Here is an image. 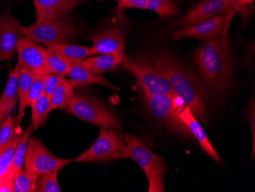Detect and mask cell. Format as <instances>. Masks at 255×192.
Instances as JSON below:
<instances>
[{
  "label": "cell",
  "mask_w": 255,
  "mask_h": 192,
  "mask_svg": "<svg viewBox=\"0 0 255 192\" xmlns=\"http://www.w3.org/2000/svg\"><path fill=\"white\" fill-rule=\"evenodd\" d=\"M235 15L233 9L229 10L220 34L206 41L194 55L200 77L218 104L224 102L234 79V55L231 47L229 28Z\"/></svg>",
  "instance_id": "cell-1"
},
{
  "label": "cell",
  "mask_w": 255,
  "mask_h": 192,
  "mask_svg": "<svg viewBox=\"0 0 255 192\" xmlns=\"http://www.w3.org/2000/svg\"><path fill=\"white\" fill-rule=\"evenodd\" d=\"M68 77H70V81L74 87L84 85V84H99L103 87H107L110 90H120L117 86L114 85L105 77L85 69L79 64V62L71 63Z\"/></svg>",
  "instance_id": "cell-18"
},
{
  "label": "cell",
  "mask_w": 255,
  "mask_h": 192,
  "mask_svg": "<svg viewBox=\"0 0 255 192\" xmlns=\"http://www.w3.org/2000/svg\"><path fill=\"white\" fill-rule=\"evenodd\" d=\"M73 162L75 160L56 157L39 140L31 137L27 146L24 164L26 169L41 175L52 172L58 173L64 166Z\"/></svg>",
  "instance_id": "cell-9"
},
{
  "label": "cell",
  "mask_w": 255,
  "mask_h": 192,
  "mask_svg": "<svg viewBox=\"0 0 255 192\" xmlns=\"http://www.w3.org/2000/svg\"><path fill=\"white\" fill-rule=\"evenodd\" d=\"M5 180V179H2V178H0V186L2 185V182Z\"/></svg>",
  "instance_id": "cell-39"
},
{
  "label": "cell",
  "mask_w": 255,
  "mask_h": 192,
  "mask_svg": "<svg viewBox=\"0 0 255 192\" xmlns=\"http://www.w3.org/2000/svg\"><path fill=\"white\" fill-rule=\"evenodd\" d=\"M46 46L71 63L80 62L90 56L95 55L93 46H81L67 42L48 44Z\"/></svg>",
  "instance_id": "cell-20"
},
{
  "label": "cell",
  "mask_w": 255,
  "mask_h": 192,
  "mask_svg": "<svg viewBox=\"0 0 255 192\" xmlns=\"http://www.w3.org/2000/svg\"><path fill=\"white\" fill-rule=\"evenodd\" d=\"M74 85L70 80L63 77L60 84L50 97L51 109H67L74 96Z\"/></svg>",
  "instance_id": "cell-22"
},
{
  "label": "cell",
  "mask_w": 255,
  "mask_h": 192,
  "mask_svg": "<svg viewBox=\"0 0 255 192\" xmlns=\"http://www.w3.org/2000/svg\"><path fill=\"white\" fill-rule=\"evenodd\" d=\"M129 29L128 21L123 17L117 18V23L113 26L90 35L87 38L94 43L93 48L95 55L125 53V46Z\"/></svg>",
  "instance_id": "cell-10"
},
{
  "label": "cell",
  "mask_w": 255,
  "mask_h": 192,
  "mask_svg": "<svg viewBox=\"0 0 255 192\" xmlns=\"http://www.w3.org/2000/svg\"><path fill=\"white\" fill-rule=\"evenodd\" d=\"M46 61L50 69L54 74L63 77H68L69 71L71 67V61H67L65 58L53 52L48 48H43Z\"/></svg>",
  "instance_id": "cell-26"
},
{
  "label": "cell",
  "mask_w": 255,
  "mask_h": 192,
  "mask_svg": "<svg viewBox=\"0 0 255 192\" xmlns=\"http://www.w3.org/2000/svg\"><path fill=\"white\" fill-rule=\"evenodd\" d=\"M98 1H105V0H98Z\"/></svg>",
  "instance_id": "cell-40"
},
{
  "label": "cell",
  "mask_w": 255,
  "mask_h": 192,
  "mask_svg": "<svg viewBox=\"0 0 255 192\" xmlns=\"http://www.w3.org/2000/svg\"><path fill=\"white\" fill-rule=\"evenodd\" d=\"M117 3V18H123V12L127 8L147 9V0H115Z\"/></svg>",
  "instance_id": "cell-31"
},
{
  "label": "cell",
  "mask_w": 255,
  "mask_h": 192,
  "mask_svg": "<svg viewBox=\"0 0 255 192\" xmlns=\"http://www.w3.org/2000/svg\"><path fill=\"white\" fill-rule=\"evenodd\" d=\"M67 110L71 115L97 127L113 129L117 132L123 129L122 123L113 111L90 94H74Z\"/></svg>",
  "instance_id": "cell-6"
},
{
  "label": "cell",
  "mask_w": 255,
  "mask_h": 192,
  "mask_svg": "<svg viewBox=\"0 0 255 192\" xmlns=\"http://www.w3.org/2000/svg\"><path fill=\"white\" fill-rule=\"evenodd\" d=\"M156 64L168 79L173 91L190 108L197 120L206 125L210 121L213 95L200 76L168 51L153 54Z\"/></svg>",
  "instance_id": "cell-2"
},
{
  "label": "cell",
  "mask_w": 255,
  "mask_h": 192,
  "mask_svg": "<svg viewBox=\"0 0 255 192\" xmlns=\"http://www.w3.org/2000/svg\"><path fill=\"white\" fill-rule=\"evenodd\" d=\"M230 9L226 0H203L187 12L177 25L180 28L193 26Z\"/></svg>",
  "instance_id": "cell-14"
},
{
  "label": "cell",
  "mask_w": 255,
  "mask_h": 192,
  "mask_svg": "<svg viewBox=\"0 0 255 192\" xmlns=\"http://www.w3.org/2000/svg\"><path fill=\"white\" fill-rule=\"evenodd\" d=\"M147 9L155 12L160 18L174 16L179 12L178 8L171 0H147Z\"/></svg>",
  "instance_id": "cell-28"
},
{
  "label": "cell",
  "mask_w": 255,
  "mask_h": 192,
  "mask_svg": "<svg viewBox=\"0 0 255 192\" xmlns=\"http://www.w3.org/2000/svg\"><path fill=\"white\" fill-rule=\"evenodd\" d=\"M23 27L10 12L0 14V62L16 54L18 41L25 38Z\"/></svg>",
  "instance_id": "cell-11"
},
{
  "label": "cell",
  "mask_w": 255,
  "mask_h": 192,
  "mask_svg": "<svg viewBox=\"0 0 255 192\" xmlns=\"http://www.w3.org/2000/svg\"><path fill=\"white\" fill-rule=\"evenodd\" d=\"M15 136L13 120L9 115L3 120L0 126V150L10 144Z\"/></svg>",
  "instance_id": "cell-30"
},
{
  "label": "cell",
  "mask_w": 255,
  "mask_h": 192,
  "mask_svg": "<svg viewBox=\"0 0 255 192\" xmlns=\"http://www.w3.org/2000/svg\"><path fill=\"white\" fill-rule=\"evenodd\" d=\"M255 0H242V5L243 6H252Z\"/></svg>",
  "instance_id": "cell-37"
},
{
  "label": "cell",
  "mask_w": 255,
  "mask_h": 192,
  "mask_svg": "<svg viewBox=\"0 0 255 192\" xmlns=\"http://www.w3.org/2000/svg\"><path fill=\"white\" fill-rule=\"evenodd\" d=\"M142 95L147 112L154 120L184 138H193L191 132L180 117V110L185 104L177 94Z\"/></svg>",
  "instance_id": "cell-4"
},
{
  "label": "cell",
  "mask_w": 255,
  "mask_h": 192,
  "mask_svg": "<svg viewBox=\"0 0 255 192\" xmlns=\"http://www.w3.org/2000/svg\"><path fill=\"white\" fill-rule=\"evenodd\" d=\"M18 64L21 68L32 71L38 76L49 74L52 71L46 61L43 48L34 41L21 38L17 45Z\"/></svg>",
  "instance_id": "cell-12"
},
{
  "label": "cell",
  "mask_w": 255,
  "mask_h": 192,
  "mask_svg": "<svg viewBox=\"0 0 255 192\" xmlns=\"http://www.w3.org/2000/svg\"><path fill=\"white\" fill-rule=\"evenodd\" d=\"M249 108H248V116H249V120L250 121V125L252 126V139H253V146H252V153L251 160H253L255 158V100L252 99V104H249Z\"/></svg>",
  "instance_id": "cell-35"
},
{
  "label": "cell",
  "mask_w": 255,
  "mask_h": 192,
  "mask_svg": "<svg viewBox=\"0 0 255 192\" xmlns=\"http://www.w3.org/2000/svg\"><path fill=\"white\" fill-rule=\"evenodd\" d=\"M122 159H129L142 169L148 182L149 192H164V179L167 166L164 160L154 154L137 137H125V148Z\"/></svg>",
  "instance_id": "cell-3"
},
{
  "label": "cell",
  "mask_w": 255,
  "mask_h": 192,
  "mask_svg": "<svg viewBox=\"0 0 255 192\" xmlns=\"http://www.w3.org/2000/svg\"><path fill=\"white\" fill-rule=\"evenodd\" d=\"M23 32L26 39L45 45L67 42L81 34L74 24L65 19L35 21L29 26L23 27Z\"/></svg>",
  "instance_id": "cell-8"
},
{
  "label": "cell",
  "mask_w": 255,
  "mask_h": 192,
  "mask_svg": "<svg viewBox=\"0 0 255 192\" xmlns=\"http://www.w3.org/2000/svg\"><path fill=\"white\" fill-rule=\"evenodd\" d=\"M0 70H1V65H0Z\"/></svg>",
  "instance_id": "cell-41"
},
{
  "label": "cell",
  "mask_w": 255,
  "mask_h": 192,
  "mask_svg": "<svg viewBox=\"0 0 255 192\" xmlns=\"http://www.w3.org/2000/svg\"><path fill=\"white\" fill-rule=\"evenodd\" d=\"M180 117L186 123L190 131L191 132L193 137L198 142L200 148L211 157L214 161L217 163H222V159L218 154L217 152L215 150L210 140L206 136V133L203 130V127L200 125V122L195 117L194 114L192 113L189 107L184 105L182 107L180 111Z\"/></svg>",
  "instance_id": "cell-16"
},
{
  "label": "cell",
  "mask_w": 255,
  "mask_h": 192,
  "mask_svg": "<svg viewBox=\"0 0 255 192\" xmlns=\"http://www.w3.org/2000/svg\"><path fill=\"white\" fill-rule=\"evenodd\" d=\"M57 172L39 175L37 179L34 192H61L57 183Z\"/></svg>",
  "instance_id": "cell-29"
},
{
  "label": "cell",
  "mask_w": 255,
  "mask_h": 192,
  "mask_svg": "<svg viewBox=\"0 0 255 192\" xmlns=\"http://www.w3.org/2000/svg\"><path fill=\"white\" fill-rule=\"evenodd\" d=\"M39 174L30 169H21L14 177V192H33Z\"/></svg>",
  "instance_id": "cell-25"
},
{
  "label": "cell",
  "mask_w": 255,
  "mask_h": 192,
  "mask_svg": "<svg viewBox=\"0 0 255 192\" xmlns=\"http://www.w3.org/2000/svg\"><path fill=\"white\" fill-rule=\"evenodd\" d=\"M229 4L231 9H233L236 14H239L242 18V23L246 26L249 23V18L252 12V6H243L242 0H226Z\"/></svg>",
  "instance_id": "cell-33"
},
{
  "label": "cell",
  "mask_w": 255,
  "mask_h": 192,
  "mask_svg": "<svg viewBox=\"0 0 255 192\" xmlns=\"http://www.w3.org/2000/svg\"><path fill=\"white\" fill-rule=\"evenodd\" d=\"M21 135L15 134L13 140L6 147L0 150V178L3 179H14L12 165L15 150Z\"/></svg>",
  "instance_id": "cell-24"
},
{
  "label": "cell",
  "mask_w": 255,
  "mask_h": 192,
  "mask_svg": "<svg viewBox=\"0 0 255 192\" xmlns=\"http://www.w3.org/2000/svg\"><path fill=\"white\" fill-rule=\"evenodd\" d=\"M63 76L51 73L43 76V82H44V94L47 97H51L55 89L63 79Z\"/></svg>",
  "instance_id": "cell-34"
},
{
  "label": "cell",
  "mask_w": 255,
  "mask_h": 192,
  "mask_svg": "<svg viewBox=\"0 0 255 192\" xmlns=\"http://www.w3.org/2000/svg\"><path fill=\"white\" fill-rule=\"evenodd\" d=\"M31 126L32 130H38L40 127L45 125L51 109V100L47 96L43 94L39 99L31 105Z\"/></svg>",
  "instance_id": "cell-23"
},
{
  "label": "cell",
  "mask_w": 255,
  "mask_h": 192,
  "mask_svg": "<svg viewBox=\"0 0 255 192\" xmlns=\"http://www.w3.org/2000/svg\"><path fill=\"white\" fill-rule=\"evenodd\" d=\"M37 76L38 75L32 71H28L25 68L21 67L20 69L18 82V98L19 100V107H18V116L15 120L17 126L21 124L23 117L25 115V110L28 107L27 100H28V92Z\"/></svg>",
  "instance_id": "cell-21"
},
{
  "label": "cell",
  "mask_w": 255,
  "mask_h": 192,
  "mask_svg": "<svg viewBox=\"0 0 255 192\" xmlns=\"http://www.w3.org/2000/svg\"><path fill=\"white\" fill-rule=\"evenodd\" d=\"M126 56V53L96 54L82 60L79 64L90 72L100 75L116 69L122 64Z\"/></svg>",
  "instance_id": "cell-17"
},
{
  "label": "cell",
  "mask_w": 255,
  "mask_h": 192,
  "mask_svg": "<svg viewBox=\"0 0 255 192\" xmlns=\"http://www.w3.org/2000/svg\"><path fill=\"white\" fill-rule=\"evenodd\" d=\"M0 192H14L13 179H5L0 186Z\"/></svg>",
  "instance_id": "cell-36"
},
{
  "label": "cell",
  "mask_w": 255,
  "mask_h": 192,
  "mask_svg": "<svg viewBox=\"0 0 255 192\" xmlns=\"http://www.w3.org/2000/svg\"><path fill=\"white\" fill-rule=\"evenodd\" d=\"M227 12L228 11L219 14L193 26L179 28L173 33V39L178 41L183 38H194L205 42L210 41L216 38L221 32Z\"/></svg>",
  "instance_id": "cell-13"
},
{
  "label": "cell",
  "mask_w": 255,
  "mask_h": 192,
  "mask_svg": "<svg viewBox=\"0 0 255 192\" xmlns=\"http://www.w3.org/2000/svg\"><path fill=\"white\" fill-rule=\"evenodd\" d=\"M36 21L64 19L84 0H32Z\"/></svg>",
  "instance_id": "cell-15"
},
{
  "label": "cell",
  "mask_w": 255,
  "mask_h": 192,
  "mask_svg": "<svg viewBox=\"0 0 255 192\" xmlns=\"http://www.w3.org/2000/svg\"><path fill=\"white\" fill-rule=\"evenodd\" d=\"M125 148V137L113 129L100 127L94 144L76 158L77 163H104L121 160Z\"/></svg>",
  "instance_id": "cell-7"
},
{
  "label": "cell",
  "mask_w": 255,
  "mask_h": 192,
  "mask_svg": "<svg viewBox=\"0 0 255 192\" xmlns=\"http://www.w3.org/2000/svg\"><path fill=\"white\" fill-rule=\"evenodd\" d=\"M20 69L21 67L17 63L15 67L10 70L5 90L0 97V113L5 114L7 117L11 114V110L13 108L18 97V82Z\"/></svg>",
  "instance_id": "cell-19"
},
{
  "label": "cell",
  "mask_w": 255,
  "mask_h": 192,
  "mask_svg": "<svg viewBox=\"0 0 255 192\" xmlns=\"http://www.w3.org/2000/svg\"><path fill=\"white\" fill-rule=\"evenodd\" d=\"M6 117V115H5L4 114H1V113H0V126H1L2 122H3V120H5Z\"/></svg>",
  "instance_id": "cell-38"
},
{
  "label": "cell",
  "mask_w": 255,
  "mask_h": 192,
  "mask_svg": "<svg viewBox=\"0 0 255 192\" xmlns=\"http://www.w3.org/2000/svg\"><path fill=\"white\" fill-rule=\"evenodd\" d=\"M44 94V82H43V76H37L36 78L33 82L29 92H28L27 106L31 107L33 104L39 99Z\"/></svg>",
  "instance_id": "cell-32"
},
{
  "label": "cell",
  "mask_w": 255,
  "mask_h": 192,
  "mask_svg": "<svg viewBox=\"0 0 255 192\" xmlns=\"http://www.w3.org/2000/svg\"><path fill=\"white\" fill-rule=\"evenodd\" d=\"M122 65L135 78L142 94H176L168 79L156 64L153 55L135 59H130L126 56Z\"/></svg>",
  "instance_id": "cell-5"
},
{
  "label": "cell",
  "mask_w": 255,
  "mask_h": 192,
  "mask_svg": "<svg viewBox=\"0 0 255 192\" xmlns=\"http://www.w3.org/2000/svg\"><path fill=\"white\" fill-rule=\"evenodd\" d=\"M34 130L31 126L27 127L25 131L20 136L19 141L17 145L15 150V157H14L13 165H12V173L14 176L22 169L23 165L25 163V153H26L27 146L28 141L31 137V133Z\"/></svg>",
  "instance_id": "cell-27"
}]
</instances>
